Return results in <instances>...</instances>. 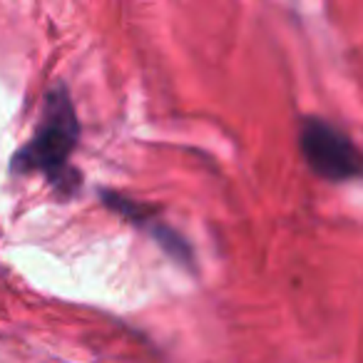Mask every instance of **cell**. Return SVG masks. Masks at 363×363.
I'll list each match as a JSON object with an SVG mask.
<instances>
[{
  "mask_svg": "<svg viewBox=\"0 0 363 363\" xmlns=\"http://www.w3.org/2000/svg\"><path fill=\"white\" fill-rule=\"evenodd\" d=\"M80 140V122L67 85L57 82L43 100V115L30 142L13 155V174H43L57 194L72 197L80 189V172L70 164V157Z\"/></svg>",
  "mask_w": 363,
  "mask_h": 363,
  "instance_id": "cell-1",
  "label": "cell"
},
{
  "mask_svg": "<svg viewBox=\"0 0 363 363\" xmlns=\"http://www.w3.org/2000/svg\"><path fill=\"white\" fill-rule=\"evenodd\" d=\"M298 150L306 164L328 182H348L361 174V155L353 140L321 117H301Z\"/></svg>",
  "mask_w": 363,
  "mask_h": 363,
  "instance_id": "cell-2",
  "label": "cell"
}]
</instances>
